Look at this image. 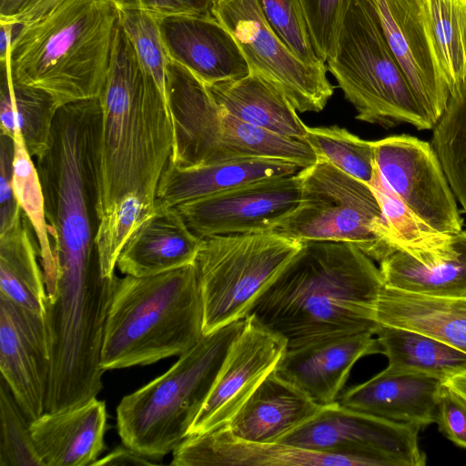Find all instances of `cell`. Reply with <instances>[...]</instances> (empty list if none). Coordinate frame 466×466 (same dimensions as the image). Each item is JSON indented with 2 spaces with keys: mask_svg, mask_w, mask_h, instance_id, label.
I'll use <instances>...</instances> for the list:
<instances>
[{
  "mask_svg": "<svg viewBox=\"0 0 466 466\" xmlns=\"http://www.w3.org/2000/svg\"><path fill=\"white\" fill-rule=\"evenodd\" d=\"M383 287L380 268L356 245L302 241L248 315L282 336L287 350L375 334V306Z\"/></svg>",
  "mask_w": 466,
  "mask_h": 466,
  "instance_id": "1",
  "label": "cell"
},
{
  "mask_svg": "<svg viewBox=\"0 0 466 466\" xmlns=\"http://www.w3.org/2000/svg\"><path fill=\"white\" fill-rule=\"evenodd\" d=\"M96 138L98 220L127 197L156 203L173 148L167 103L142 67L119 24L107 74L98 96Z\"/></svg>",
  "mask_w": 466,
  "mask_h": 466,
  "instance_id": "2",
  "label": "cell"
},
{
  "mask_svg": "<svg viewBox=\"0 0 466 466\" xmlns=\"http://www.w3.org/2000/svg\"><path fill=\"white\" fill-rule=\"evenodd\" d=\"M119 11L117 0H20L0 19L14 25L12 77L47 92L59 107L97 98Z\"/></svg>",
  "mask_w": 466,
  "mask_h": 466,
  "instance_id": "3",
  "label": "cell"
},
{
  "mask_svg": "<svg viewBox=\"0 0 466 466\" xmlns=\"http://www.w3.org/2000/svg\"><path fill=\"white\" fill-rule=\"evenodd\" d=\"M203 322L194 264L154 276H116L100 365L106 371L180 356L202 339Z\"/></svg>",
  "mask_w": 466,
  "mask_h": 466,
  "instance_id": "4",
  "label": "cell"
},
{
  "mask_svg": "<svg viewBox=\"0 0 466 466\" xmlns=\"http://www.w3.org/2000/svg\"><path fill=\"white\" fill-rule=\"evenodd\" d=\"M100 114L98 97L60 106L49 146L36 158L56 269L98 263L96 156Z\"/></svg>",
  "mask_w": 466,
  "mask_h": 466,
  "instance_id": "5",
  "label": "cell"
},
{
  "mask_svg": "<svg viewBox=\"0 0 466 466\" xmlns=\"http://www.w3.org/2000/svg\"><path fill=\"white\" fill-rule=\"evenodd\" d=\"M245 321L204 335L168 370L122 398L116 426L124 445L157 461L187 438Z\"/></svg>",
  "mask_w": 466,
  "mask_h": 466,
  "instance_id": "6",
  "label": "cell"
},
{
  "mask_svg": "<svg viewBox=\"0 0 466 466\" xmlns=\"http://www.w3.org/2000/svg\"><path fill=\"white\" fill-rule=\"evenodd\" d=\"M166 95L173 127L169 163L176 167L248 157L283 160L302 169L317 162L306 141L275 134L232 116L216 101L204 82L170 59Z\"/></svg>",
  "mask_w": 466,
  "mask_h": 466,
  "instance_id": "7",
  "label": "cell"
},
{
  "mask_svg": "<svg viewBox=\"0 0 466 466\" xmlns=\"http://www.w3.org/2000/svg\"><path fill=\"white\" fill-rule=\"evenodd\" d=\"M326 66L356 119L386 129L400 124L434 127L388 45L371 0H343L335 50Z\"/></svg>",
  "mask_w": 466,
  "mask_h": 466,
  "instance_id": "8",
  "label": "cell"
},
{
  "mask_svg": "<svg viewBox=\"0 0 466 466\" xmlns=\"http://www.w3.org/2000/svg\"><path fill=\"white\" fill-rule=\"evenodd\" d=\"M300 247L301 241L275 231L203 238L194 266L203 299L204 335L246 319Z\"/></svg>",
  "mask_w": 466,
  "mask_h": 466,
  "instance_id": "9",
  "label": "cell"
},
{
  "mask_svg": "<svg viewBox=\"0 0 466 466\" xmlns=\"http://www.w3.org/2000/svg\"><path fill=\"white\" fill-rule=\"evenodd\" d=\"M299 173V204L273 231L301 242H349L379 262L390 246L371 188L321 159Z\"/></svg>",
  "mask_w": 466,
  "mask_h": 466,
  "instance_id": "10",
  "label": "cell"
},
{
  "mask_svg": "<svg viewBox=\"0 0 466 466\" xmlns=\"http://www.w3.org/2000/svg\"><path fill=\"white\" fill-rule=\"evenodd\" d=\"M211 14L235 39L250 73L280 89L298 112L325 107L334 92L327 66L300 61L271 27L259 0H214Z\"/></svg>",
  "mask_w": 466,
  "mask_h": 466,
  "instance_id": "11",
  "label": "cell"
},
{
  "mask_svg": "<svg viewBox=\"0 0 466 466\" xmlns=\"http://www.w3.org/2000/svg\"><path fill=\"white\" fill-rule=\"evenodd\" d=\"M417 426L390 420L342 406L324 405L310 420L279 443L323 453L351 456L367 466H424Z\"/></svg>",
  "mask_w": 466,
  "mask_h": 466,
  "instance_id": "12",
  "label": "cell"
},
{
  "mask_svg": "<svg viewBox=\"0 0 466 466\" xmlns=\"http://www.w3.org/2000/svg\"><path fill=\"white\" fill-rule=\"evenodd\" d=\"M372 142L380 176L409 208L440 232L462 230L457 199L431 142L408 134Z\"/></svg>",
  "mask_w": 466,
  "mask_h": 466,
  "instance_id": "13",
  "label": "cell"
},
{
  "mask_svg": "<svg viewBox=\"0 0 466 466\" xmlns=\"http://www.w3.org/2000/svg\"><path fill=\"white\" fill-rule=\"evenodd\" d=\"M299 173L265 178L175 208L198 238L273 231L299 206Z\"/></svg>",
  "mask_w": 466,
  "mask_h": 466,
  "instance_id": "14",
  "label": "cell"
},
{
  "mask_svg": "<svg viewBox=\"0 0 466 466\" xmlns=\"http://www.w3.org/2000/svg\"><path fill=\"white\" fill-rule=\"evenodd\" d=\"M286 350L287 341L282 336L248 315L244 328L229 348L188 436L228 425L260 383L276 369Z\"/></svg>",
  "mask_w": 466,
  "mask_h": 466,
  "instance_id": "15",
  "label": "cell"
},
{
  "mask_svg": "<svg viewBox=\"0 0 466 466\" xmlns=\"http://www.w3.org/2000/svg\"><path fill=\"white\" fill-rule=\"evenodd\" d=\"M0 370L32 421L46 412L50 356L44 317L2 295Z\"/></svg>",
  "mask_w": 466,
  "mask_h": 466,
  "instance_id": "16",
  "label": "cell"
},
{
  "mask_svg": "<svg viewBox=\"0 0 466 466\" xmlns=\"http://www.w3.org/2000/svg\"><path fill=\"white\" fill-rule=\"evenodd\" d=\"M385 38L413 93L435 125L451 92L427 29L421 0H371Z\"/></svg>",
  "mask_w": 466,
  "mask_h": 466,
  "instance_id": "17",
  "label": "cell"
},
{
  "mask_svg": "<svg viewBox=\"0 0 466 466\" xmlns=\"http://www.w3.org/2000/svg\"><path fill=\"white\" fill-rule=\"evenodd\" d=\"M379 264L385 287L430 296L466 295V230L393 246Z\"/></svg>",
  "mask_w": 466,
  "mask_h": 466,
  "instance_id": "18",
  "label": "cell"
},
{
  "mask_svg": "<svg viewBox=\"0 0 466 466\" xmlns=\"http://www.w3.org/2000/svg\"><path fill=\"white\" fill-rule=\"evenodd\" d=\"M156 15L168 58L206 85L238 79L250 73L235 39L212 14Z\"/></svg>",
  "mask_w": 466,
  "mask_h": 466,
  "instance_id": "19",
  "label": "cell"
},
{
  "mask_svg": "<svg viewBox=\"0 0 466 466\" xmlns=\"http://www.w3.org/2000/svg\"><path fill=\"white\" fill-rule=\"evenodd\" d=\"M174 466H367L360 459L236 436L228 425L190 435L173 451Z\"/></svg>",
  "mask_w": 466,
  "mask_h": 466,
  "instance_id": "20",
  "label": "cell"
},
{
  "mask_svg": "<svg viewBox=\"0 0 466 466\" xmlns=\"http://www.w3.org/2000/svg\"><path fill=\"white\" fill-rule=\"evenodd\" d=\"M370 331L337 337L287 350L275 370L320 405L337 401L354 364L382 353Z\"/></svg>",
  "mask_w": 466,
  "mask_h": 466,
  "instance_id": "21",
  "label": "cell"
},
{
  "mask_svg": "<svg viewBox=\"0 0 466 466\" xmlns=\"http://www.w3.org/2000/svg\"><path fill=\"white\" fill-rule=\"evenodd\" d=\"M444 382L423 373L385 369L347 390L338 401L351 410L421 429L436 423Z\"/></svg>",
  "mask_w": 466,
  "mask_h": 466,
  "instance_id": "22",
  "label": "cell"
},
{
  "mask_svg": "<svg viewBox=\"0 0 466 466\" xmlns=\"http://www.w3.org/2000/svg\"><path fill=\"white\" fill-rule=\"evenodd\" d=\"M106 418L105 401L96 397L34 420L31 433L43 466H93L105 449Z\"/></svg>",
  "mask_w": 466,
  "mask_h": 466,
  "instance_id": "23",
  "label": "cell"
},
{
  "mask_svg": "<svg viewBox=\"0 0 466 466\" xmlns=\"http://www.w3.org/2000/svg\"><path fill=\"white\" fill-rule=\"evenodd\" d=\"M201 243L175 207L156 204L153 215L123 247L116 268L133 277L170 271L194 264Z\"/></svg>",
  "mask_w": 466,
  "mask_h": 466,
  "instance_id": "24",
  "label": "cell"
},
{
  "mask_svg": "<svg viewBox=\"0 0 466 466\" xmlns=\"http://www.w3.org/2000/svg\"><path fill=\"white\" fill-rule=\"evenodd\" d=\"M274 370L228 424L243 440L278 443L323 408Z\"/></svg>",
  "mask_w": 466,
  "mask_h": 466,
  "instance_id": "25",
  "label": "cell"
},
{
  "mask_svg": "<svg viewBox=\"0 0 466 466\" xmlns=\"http://www.w3.org/2000/svg\"><path fill=\"white\" fill-rule=\"evenodd\" d=\"M302 168L291 163L262 157L238 158L192 168L168 163L160 178L156 204L176 207L250 182L289 176Z\"/></svg>",
  "mask_w": 466,
  "mask_h": 466,
  "instance_id": "26",
  "label": "cell"
},
{
  "mask_svg": "<svg viewBox=\"0 0 466 466\" xmlns=\"http://www.w3.org/2000/svg\"><path fill=\"white\" fill-rule=\"evenodd\" d=\"M374 319L381 325L423 333L466 353V295L430 296L384 286Z\"/></svg>",
  "mask_w": 466,
  "mask_h": 466,
  "instance_id": "27",
  "label": "cell"
},
{
  "mask_svg": "<svg viewBox=\"0 0 466 466\" xmlns=\"http://www.w3.org/2000/svg\"><path fill=\"white\" fill-rule=\"evenodd\" d=\"M208 86L216 101L237 118L283 137L306 141L307 126L298 111L280 89L263 77L249 73Z\"/></svg>",
  "mask_w": 466,
  "mask_h": 466,
  "instance_id": "28",
  "label": "cell"
},
{
  "mask_svg": "<svg viewBox=\"0 0 466 466\" xmlns=\"http://www.w3.org/2000/svg\"><path fill=\"white\" fill-rule=\"evenodd\" d=\"M58 108L47 92L15 80L8 62L1 63V134L13 138L19 132L32 157L47 149Z\"/></svg>",
  "mask_w": 466,
  "mask_h": 466,
  "instance_id": "29",
  "label": "cell"
},
{
  "mask_svg": "<svg viewBox=\"0 0 466 466\" xmlns=\"http://www.w3.org/2000/svg\"><path fill=\"white\" fill-rule=\"evenodd\" d=\"M31 228L23 213L19 220L0 232V295L43 316L46 290Z\"/></svg>",
  "mask_w": 466,
  "mask_h": 466,
  "instance_id": "30",
  "label": "cell"
},
{
  "mask_svg": "<svg viewBox=\"0 0 466 466\" xmlns=\"http://www.w3.org/2000/svg\"><path fill=\"white\" fill-rule=\"evenodd\" d=\"M374 335L390 370L419 372L446 381L466 370V353L423 333L379 324Z\"/></svg>",
  "mask_w": 466,
  "mask_h": 466,
  "instance_id": "31",
  "label": "cell"
},
{
  "mask_svg": "<svg viewBox=\"0 0 466 466\" xmlns=\"http://www.w3.org/2000/svg\"><path fill=\"white\" fill-rule=\"evenodd\" d=\"M427 29L450 92L466 79V0H421Z\"/></svg>",
  "mask_w": 466,
  "mask_h": 466,
  "instance_id": "32",
  "label": "cell"
},
{
  "mask_svg": "<svg viewBox=\"0 0 466 466\" xmlns=\"http://www.w3.org/2000/svg\"><path fill=\"white\" fill-rule=\"evenodd\" d=\"M14 139L13 187L19 206L37 239L38 252L46 289L56 277V266L46 219L45 198L38 171L23 137L16 132Z\"/></svg>",
  "mask_w": 466,
  "mask_h": 466,
  "instance_id": "33",
  "label": "cell"
},
{
  "mask_svg": "<svg viewBox=\"0 0 466 466\" xmlns=\"http://www.w3.org/2000/svg\"><path fill=\"white\" fill-rule=\"evenodd\" d=\"M431 144L466 215V79L451 92Z\"/></svg>",
  "mask_w": 466,
  "mask_h": 466,
  "instance_id": "34",
  "label": "cell"
},
{
  "mask_svg": "<svg viewBox=\"0 0 466 466\" xmlns=\"http://www.w3.org/2000/svg\"><path fill=\"white\" fill-rule=\"evenodd\" d=\"M305 140L313 149L317 159L330 163L367 185L372 180L376 170L372 141L364 140L338 126H307Z\"/></svg>",
  "mask_w": 466,
  "mask_h": 466,
  "instance_id": "35",
  "label": "cell"
},
{
  "mask_svg": "<svg viewBox=\"0 0 466 466\" xmlns=\"http://www.w3.org/2000/svg\"><path fill=\"white\" fill-rule=\"evenodd\" d=\"M156 204L139 197L123 199L98 220L95 248L104 278L115 276L119 254L132 234L153 215Z\"/></svg>",
  "mask_w": 466,
  "mask_h": 466,
  "instance_id": "36",
  "label": "cell"
},
{
  "mask_svg": "<svg viewBox=\"0 0 466 466\" xmlns=\"http://www.w3.org/2000/svg\"><path fill=\"white\" fill-rule=\"evenodd\" d=\"M120 25L144 70L152 76L167 100L168 56L159 34L156 14L137 6L120 5Z\"/></svg>",
  "mask_w": 466,
  "mask_h": 466,
  "instance_id": "37",
  "label": "cell"
},
{
  "mask_svg": "<svg viewBox=\"0 0 466 466\" xmlns=\"http://www.w3.org/2000/svg\"><path fill=\"white\" fill-rule=\"evenodd\" d=\"M32 420L0 379V466H43L31 433Z\"/></svg>",
  "mask_w": 466,
  "mask_h": 466,
  "instance_id": "38",
  "label": "cell"
},
{
  "mask_svg": "<svg viewBox=\"0 0 466 466\" xmlns=\"http://www.w3.org/2000/svg\"><path fill=\"white\" fill-rule=\"evenodd\" d=\"M276 34L289 50L309 66H324L314 46L299 0H259Z\"/></svg>",
  "mask_w": 466,
  "mask_h": 466,
  "instance_id": "39",
  "label": "cell"
},
{
  "mask_svg": "<svg viewBox=\"0 0 466 466\" xmlns=\"http://www.w3.org/2000/svg\"><path fill=\"white\" fill-rule=\"evenodd\" d=\"M368 186L373 191L380 207L390 248L393 246L413 243L440 232L425 223L404 204L382 180L377 167Z\"/></svg>",
  "mask_w": 466,
  "mask_h": 466,
  "instance_id": "40",
  "label": "cell"
},
{
  "mask_svg": "<svg viewBox=\"0 0 466 466\" xmlns=\"http://www.w3.org/2000/svg\"><path fill=\"white\" fill-rule=\"evenodd\" d=\"M316 52L326 63L333 55L343 0H299Z\"/></svg>",
  "mask_w": 466,
  "mask_h": 466,
  "instance_id": "41",
  "label": "cell"
},
{
  "mask_svg": "<svg viewBox=\"0 0 466 466\" xmlns=\"http://www.w3.org/2000/svg\"><path fill=\"white\" fill-rule=\"evenodd\" d=\"M436 423L446 438L466 449V399L446 382L440 394Z\"/></svg>",
  "mask_w": 466,
  "mask_h": 466,
  "instance_id": "42",
  "label": "cell"
},
{
  "mask_svg": "<svg viewBox=\"0 0 466 466\" xmlns=\"http://www.w3.org/2000/svg\"><path fill=\"white\" fill-rule=\"evenodd\" d=\"M0 146V232L23 216L13 187L14 139L1 134Z\"/></svg>",
  "mask_w": 466,
  "mask_h": 466,
  "instance_id": "43",
  "label": "cell"
},
{
  "mask_svg": "<svg viewBox=\"0 0 466 466\" xmlns=\"http://www.w3.org/2000/svg\"><path fill=\"white\" fill-rule=\"evenodd\" d=\"M157 462L146 458L123 444L110 451L102 459H98L93 466L102 465H155Z\"/></svg>",
  "mask_w": 466,
  "mask_h": 466,
  "instance_id": "44",
  "label": "cell"
},
{
  "mask_svg": "<svg viewBox=\"0 0 466 466\" xmlns=\"http://www.w3.org/2000/svg\"><path fill=\"white\" fill-rule=\"evenodd\" d=\"M117 2L120 5L142 7L157 15L184 13L172 0H117Z\"/></svg>",
  "mask_w": 466,
  "mask_h": 466,
  "instance_id": "45",
  "label": "cell"
},
{
  "mask_svg": "<svg viewBox=\"0 0 466 466\" xmlns=\"http://www.w3.org/2000/svg\"><path fill=\"white\" fill-rule=\"evenodd\" d=\"M14 35V25L0 20V62H8Z\"/></svg>",
  "mask_w": 466,
  "mask_h": 466,
  "instance_id": "46",
  "label": "cell"
},
{
  "mask_svg": "<svg viewBox=\"0 0 466 466\" xmlns=\"http://www.w3.org/2000/svg\"><path fill=\"white\" fill-rule=\"evenodd\" d=\"M186 14H211L214 0H172Z\"/></svg>",
  "mask_w": 466,
  "mask_h": 466,
  "instance_id": "47",
  "label": "cell"
},
{
  "mask_svg": "<svg viewBox=\"0 0 466 466\" xmlns=\"http://www.w3.org/2000/svg\"><path fill=\"white\" fill-rule=\"evenodd\" d=\"M445 382L466 399V370L452 376Z\"/></svg>",
  "mask_w": 466,
  "mask_h": 466,
  "instance_id": "48",
  "label": "cell"
},
{
  "mask_svg": "<svg viewBox=\"0 0 466 466\" xmlns=\"http://www.w3.org/2000/svg\"><path fill=\"white\" fill-rule=\"evenodd\" d=\"M20 0H0V19L9 17Z\"/></svg>",
  "mask_w": 466,
  "mask_h": 466,
  "instance_id": "49",
  "label": "cell"
}]
</instances>
